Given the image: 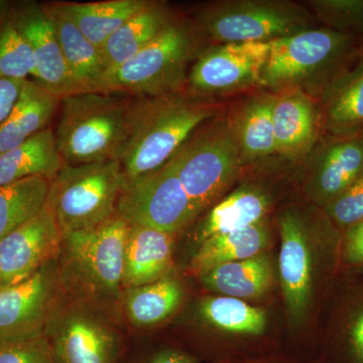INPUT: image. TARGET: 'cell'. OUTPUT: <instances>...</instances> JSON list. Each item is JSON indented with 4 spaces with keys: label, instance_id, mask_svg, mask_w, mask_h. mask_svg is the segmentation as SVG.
<instances>
[{
    "label": "cell",
    "instance_id": "cell-25",
    "mask_svg": "<svg viewBox=\"0 0 363 363\" xmlns=\"http://www.w3.org/2000/svg\"><path fill=\"white\" fill-rule=\"evenodd\" d=\"M271 242L267 219L240 230L202 241L191 259V271L198 276L220 264L250 259L266 252Z\"/></svg>",
    "mask_w": 363,
    "mask_h": 363
},
{
    "label": "cell",
    "instance_id": "cell-43",
    "mask_svg": "<svg viewBox=\"0 0 363 363\" xmlns=\"http://www.w3.org/2000/svg\"><path fill=\"white\" fill-rule=\"evenodd\" d=\"M362 135V138H363V133H362V135Z\"/></svg>",
    "mask_w": 363,
    "mask_h": 363
},
{
    "label": "cell",
    "instance_id": "cell-33",
    "mask_svg": "<svg viewBox=\"0 0 363 363\" xmlns=\"http://www.w3.org/2000/svg\"><path fill=\"white\" fill-rule=\"evenodd\" d=\"M305 4L324 28L363 37V0H308Z\"/></svg>",
    "mask_w": 363,
    "mask_h": 363
},
{
    "label": "cell",
    "instance_id": "cell-5",
    "mask_svg": "<svg viewBox=\"0 0 363 363\" xmlns=\"http://www.w3.org/2000/svg\"><path fill=\"white\" fill-rule=\"evenodd\" d=\"M193 21L175 16L159 35L123 65L107 72L95 92L152 98L181 93L188 67L205 47Z\"/></svg>",
    "mask_w": 363,
    "mask_h": 363
},
{
    "label": "cell",
    "instance_id": "cell-35",
    "mask_svg": "<svg viewBox=\"0 0 363 363\" xmlns=\"http://www.w3.org/2000/svg\"><path fill=\"white\" fill-rule=\"evenodd\" d=\"M332 223L346 229L363 219V171L333 201L322 208Z\"/></svg>",
    "mask_w": 363,
    "mask_h": 363
},
{
    "label": "cell",
    "instance_id": "cell-6",
    "mask_svg": "<svg viewBox=\"0 0 363 363\" xmlns=\"http://www.w3.org/2000/svg\"><path fill=\"white\" fill-rule=\"evenodd\" d=\"M193 23L212 45L269 43L318 25L305 4L289 0L210 2L197 11Z\"/></svg>",
    "mask_w": 363,
    "mask_h": 363
},
{
    "label": "cell",
    "instance_id": "cell-3",
    "mask_svg": "<svg viewBox=\"0 0 363 363\" xmlns=\"http://www.w3.org/2000/svg\"><path fill=\"white\" fill-rule=\"evenodd\" d=\"M133 99L104 92L62 98L55 140L64 164L121 161L130 138Z\"/></svg>",
    "mask_w": 363,
    "mask_h": 363
},
{
    "label": "cell",
    "instance_id": "cell-32",
    "mask_svg": "<svg viewBox=\"0 0 363 363\" xmlns=\"http://www.w3.org/2000/svg\"><path fill=\"white\" fill-rule=\"evenodd\" d=\"M35 75L33 52L14 20L13 4L0 0V78Z\"/></svg>",
    "mask_w": 363,
    "mask_h": 363
},
{
    "label": "cell",
    "instance_id": "cell-4",
    "mask_svg": "<svg viewBox=\"0 0 363 363\" xmlns=\"http://www.w3.org/2000/svg\"><path fill=\"white\" fill-rule=\"evenodd\" d=\"M130 224L119 215L63 234L58 264L69 297L104 307L123 295L124 247Z\"/></svg>",
    "mask_w": 363,
    "mask_h": 363
},
{
    "label": "cell",
    "instance_id": "cell-2",
    "mask_svg": "<svg viewBox=\"0 0 363 363\" xmlns=\"http://www.w3.org/2000/svg\"><path fill=\"white\" fill-rule=\"evenodd\" d=\"M360 40L324 26L272 40L260 89L300 90L317 100L359 58Z\"/></svg>",
    "mask_w": 363,
    "mask_h": 363
},
{
    "label": "cell",
    "instance_id": "cell-38",
    "mask_svg": "<svg viewBox=\"0 0 363 363\" xmlns=\"http://www.w3.org/2000/svg\"><path fill=\"white\" fill-rule=\"evenodd\" d=\"M23 82L25 80L20 79L0 78V126L6 121L18 101Z\"/></svg>",
    "mask_w": 363,
    "mask_h": 363
},
{
    "label": "cell",
    "instance_id": "cell-27",
    "mask_svg": "<svg viewBox=\"0 0 363 363\" xmlns=\"http://www.w3.org/2000/svg\"><path fill=\"white\" fill-rule=\"evenodd\" d=\"M63 166L54 130L48 128L20 147L0 154V186L38 176L52 181Z\"/></svg>",
    "mask_w": 363,
    "mask_h": 363
},
{
    "label": "cell",
    "instance_id": "cell-14",
    "mask_svg": "<svg viewBox=\"0 0 363 363\" xmlns=\"http://www.w3.org/2000/svg\"><path fill=\"white\" fill-rule=\"evenodd\" d=\"M63 233L51 210H42L0 240L1 286L28 279L61 252Z\"/></svg>",
    "mask_w": 363,
    "mask_h": 363
},
{
    "label": "cell",
    "instance_id": "cell-36",
    "mask_svg": "<svg viewBox=\"0 0 363 363\" xmlns=\"http://www.w3.org/2000/svg\"><path fill=\"white\" fill-rule=\"evenodd\" d=\"M344 351L348 363H363V301L350 318Z\"/></svg>",
    "mask_w": 363,
    "mask_h": 363
},
{
    "label": "cell",
    "instance_id": "cell-13",
    "mask_svg": "<svg viewBox=\"0 0 363 363\" xmlns=\"http://www.w3.org/2000/svg\"><path fill=\"white\" fill-rule=\"evenodd\" d=\"M58 259L20 283L0 286V339L44 332L61 301Z\"/></svg>",
    "mask_w": 363,
    "mask_h": 363
},
{
    "label": "cell",
    "instance_id": "cell-26",
    "mask_svg": "<svg viewBox=\"0 0 363 363\" xmlns=\"http://www.w3.org/2000/svg\"><path fill=\"white\" fill-rule=\"evenodd\" d=\"M150 0H105V1L56 2L79 30L100 50L109 38L131 16L142 11Z\"/></svg>",
    "mask_w": 363,
    "mask_h": 363
},
{
    "label": "cell",
    "instance_id": "cell-1",
    "mask_svg": "<svg viewBox=\"0 0 363 363\" xmlns=\"http://www.w3.org/2000/svg\"><path fill=\"white\" fill-rule=\"evenodd\" d=\"M220 111L214 99L186 96L133 98L130 138L121 160L123 183L167 164L203 123Z\"/></svg>",
    "mask_w": 363,
    "mask_h": 363
},
{
    "label": "cell",
    "instance_id": "cell-10",
    "mask_svg": "<svg viewBox=\"0 0 363 363\" xmlns=\"http://www.w3.org/2000/svg\"><path fill=\"white\" fill-rule=\"evenodd\" d=\"M116 213L130 225L173 234L198 217L171 161L149 175L123 183Z\"/></svg>",
    "mask_w": 363,
    "mask_h": 363
},
{
    "label": "cell",
    "instance_id": "cell-41",
    "mask_svg": "<svg viewBox=\"0 0 363 363\" xmlns=\"http://www.w3.org/2000/svg\"><path fill=\"white\" fill-rule=\"evenodd\" d=\"M360 51H362V54H363V37L362 38V40H360Z\"/></svg>",
    "mask_w": 363,
    "mask_h": 363
},
{
    "label": "cell",
    "instance_id": "cell-40",
    "mask_svg": "<svg viewBox=\"0 0 363 363\" xmlns=\"http://www.w3.org/2000/svg\"><path fill=\"white\" fill-rule=\"evenodd\" d=\"M247 363H293L286 362H277V360H259V362H252Z\"/></svg>",
    "mask_w": 363,
    "mask_h": 363
},
{
    "label": "cell",
    "instance_id": "cell-21",
    "mask_svg": "<svg viewBox=\"0 0 363 363\" xmlns=\"http://www.w3.org/2000/svg\"><path fill=\"white\" fill-rule=\"evenodd\" d=\"M177 234L150 227L130 225L124 247V290L169 277L173 267Z\"/></svg>",
    "mask_w": 363,
    "mask_h": 363
},
{
    "label": "cell",
    "instance_id": "cell-20",
    "mask_svg": "<svg viewBox=\"0 0 363 363\" xmlns=\"http://www.w3.org/2000/svg\"><path fill=\"white\" fill-rule=\"evenodd\" d=\"M321 135L353 138L363 133V54L316 100Z\"/></svg>",
    "mask_w": 363,
    "mask_h": 363
},
{
    "label": "cell",
    "instance_id": "cell-15",
    "mask_svg": "<svg viewBox=\"0 0 363 363\" xmlns=\"http://www.w3.org/2000/svg\"><path fill=\"white\" fill-rule=\"evenodd\" d=\"M301 166L305 169L306 193L322 209L363 171V138L321 135Z\"/></svg>",
    "mask_w": 363,
    "mask_h": 363
},
{
    "label": "cell",
    "instance_id": "cell-16",
    "mask_svg": "<svg viewBox=\"0 0 363 363\" xmlns=\"http://www.w3.org/2000/svg\"><path fill=\"white\" fill-rule=\"evenodd\" d=\"M14 20L30 45L35 63L33 80L55 96L77 94L58 38L43 4L21 2L13 4Z\"/></svg>",
    "mask_w": 363,
    "mask_h": 363
},
{
    "label": "cell",
    "instance_id": "cell-42",
    "mask_svg": "<svg viewBox=\"0 0 363 363\" xmlns=\"http://www.w3.org/2000/svg\"><path fill=\"white\" fill-rule=\"evenodd\" d=\"M0 286H1V281H0Z\"/></svg>",
    "mask_w": 363,
    "mask_h": 363
},
{
    "label": "cell",
    "instance_id": "cell-31",
    "mask_svg": "<svg viewBox=\"0 0 363 363\" xmlns=\"http://www.w3.org/2000/svg\"><path fill=\"white\" fill-rule=\"evenodd\" d=\"M50 187L51 180L40 176L0 186V240L39 213Z\"/></svg>",
    "mask_w": 363,
    "mask_h": 363
},
{
    "label": "cell",
    "instance_id": "cell-39",
    "mask_svg": "<svg viewBox=\"0 0 363 363\" xmlns=\"http://www.w3.org/2000/svg\"><path fill=\"white\" fill-rule=\"evenodd\" d=\"M135 363H199L197 357L177 347H162L150 351Z\"/></svg>",
    "mask_w": 363,
    "mask_h": 363
},
{
    "label": "cell",
    "instance_id": "cell-18",
    "mask_svg": "<svg viewBox=\"0 0 363 363\" xmlns=\"http://www.w3.org/2000/svg\"><path fill=\"white\" fill-rule=\"evenodd\" d=\"M274 98L276 94L269 91L255 90L233 104L225 113L245 168L277 157L272 126Z\"/></svg>",
    "mask_w": 363,
    "mask_h": 363
},
{
    "label": "cell",
    "instance_id": "cell-17",
    "mask_svg": "<svg viewBox=\"0 0 363 363\" xmlns=\"http://www.w3.org/2000/svg\"><path fill=\"white\" fill-rule=\"evenodd\" d=\"M272 126L277 157L301 166L321 138L316 100L300 90L277 93Z\"/></svg>",
    "mask_w": 363,
    "mask_h": 363
},
{
    "label": "cell",
    "instance_id": "cell-29",
    "mask_svg": "<svg viewBox=\"0 0 363 363\" xmlns=\"http://www.w3.org/2000/svg\"><path fill=\"white\" fill-rule=\"evenodd\" d=\"M183 296L180 281L167 277L125 290L124 311L135 326H152L174 314L181 305Z\"/></svg>",
    "mask_w": 363,
    "mask_h": 363
},
{
    "label": "cell",
    "instance_id": "cell-24",
    "mask_svg": "<svg viewBox=\"0 0 363 363\" xmlns=\"http://www.w3.org/2000/svg\"><path fill=\"white\" fill-rule=\"evenodd\" d=\"M174 18L175 16L166 2L150 0L145 9L131 16L102 47L107 72L135 57L156 39Z\"/></svg>",
    "mask_w": 363,
    "mask_h": 363
},
{
    "label": "cell",
    "instance_id": "cell-22",
    "mask_svg": "<svg viewBox=\"0 0 363 363\" xmlns=\"http://www.w3.org/2000/svg\"><path fill=\"white\" fill-rule=\"evenodd\" d=\"M43 6L58 38L78 92H95L107 72L101 50L93 45L55 4Z\"/></svg>",
    "mask_w": 363,
    "mask_h": 363
},
{
    "label": "cell",
    "instance_id": "cell-23",
    "mask_svg": "<svg viewBox=\"0 0 363 363\" xmlns=\"http://www.w3.org/2000/svg\"><path fill=\"white\" fill-rule=\"evenodd\" d=\"M60 101L39 83L26 79L13 111L0 126V154L20 147L49 128Z\"/></svg>",
    "mask_w": 363,
    "mask_h": 363
},
{
    "label": "cell",
    "instance_id": "cell-19",
    "mask_svg": "<svg viewBox=\"0 0 363 363\" xmlns=\"http://www.w3.org/2000/svg\"><path fill=\"white\" fill-rule=\"evenodd\" d=\"M274 197L269 186L260 182L247 181L224 196L210 208L195 230L198 243L240 230L267 219Z\"/></svg>",
    "mask_w": 363,
    "mask_h": 363
},
{
    "label": "cell",
    "instance_id": "cell-8",
    "mask_svg": "<svg viewBox=\"0 0 363 363\" xmlns=\"http://www.w3.org/2000/svg\"><path fill=\"white\" fill-rule=\"evenodd\" d=\"M123 181L121 161L64 164L51 181L47 200L62 233L97 225L116 215Z\"/></svg>",
    "mask_w": 363,
    "mask_h": 363
},
{
    "label": "cell",
    "instance_id": "cell-34",
    "mask_svg": "<svg viewBox=\"0 0 363 363\" xmlns=\"http://www.w3.org/2000/svg\"><path fill=\"white\" fill-rule=\"evenodd\" d=\"M0 363H57L44 332L0 339Z\"/></svg>",
    "mask_w": 363,
    "mask_h": 363
},
{
    "label": "cell",
    "instance_id": "cell-9",
    "mask_svg": "<svg viewBox=\"0 0 363 363\" xmlns=\"http://www.w3.org/2000/svg\"><path fill=\"white\" fill-rule=\"evenodd\" d=\"M102 312V307L86 301H60L44 330L57 363L121 362V334Z\"/></svg>",
    "mask_w": 363,
    "mask_h": 363
},
{
    "label": "cell",
    "instance_id": "cell-7",
    "mask_svg": "<svg viewBox=\"0 0 363 363\" xmlns=\"http://www.w3.org/2000/svg\"><path fill=\"white\" fill-rule=\"evenodd\" d=\"M169 161L198 216L223 198L245 171L225 114L195 130Z\"/></svg>",
    "mask_w": 363,
    "mask_h": 363
},
{
    "label": "cell",
    "instance_id": "cell-11",
    "mask_svg": "<svg viewBox=\"0 0 363 363\" xmlns=\"http://www.w3.org/2000/svg\"><path fill=\"white\" fill-rule=\"evenodd\" d=\"M269 49V43L260 42L207 45L188 73L191 95L213 99L260 89Z\"/></svg>",
    "mask_w": 363,
    "mask_h": 363
},
{
    "label": "cell",
    "instance_id": "cell-37",
    "mask_svg": "<svg viewBox=\"0 0 363 363\" xmlns=\"http://www.w3.org/2000/svg\"><path fill=\"white\" fill-rule=\"evenodd\" d=\"M343 257L350 266L363 267V219L345 229Z\"/></svg>",
    "mask_w": 363,
    "mask_h": 363
},
{
    "label": "cell",
    "instance_id": "cell-28",
    "mask_svg": "<svg viewBox=\"0 0 363 363\" xmlns=\"http://www.w3.org/2000/svg\"><path fill=\"white\" fill-rule=\"evenodd\" d=\"M200 281L209 290L226 297L255 298L271 288L272 266L266 252L250 259L228 262L199 274Z\"/></svg>",
    "mask_w": 363,
    "mask_h": 363
},
{
    "label": "cell",
    "instance_id": "cell-12",
    "mask_svg": "<svg viewBox=\"0 0 363 363\" xmlns=\"http://www.w3.org/2000/svg\"><path fill=\"white\" fill-rule=\"evenodd\" d=\"M281 250L279 269L281 288L293 325H300L311 305L314 259L312 252V220L296 206L286 207L277 217Z\"/></svg>",
    "mask_w": 363,
    "mask_h": 363
},
{
    "label": "cell",
    "instance_id": "cell-30",
    "mask_svg": "<svg viewBox=\"0 0 363 363\" xmlns=\"http://www.w3.org/2000/svg\"><path fill=\"white\" fill-rule=\"evenodd\" d=\"M198 314L209 326L233 335L257 337L267 329L266 312L240 298L226 296L202 298L198 304Z\"/></svg>",
    "mask_w": 363,
    "mask_h": 363
}]
</instances>
